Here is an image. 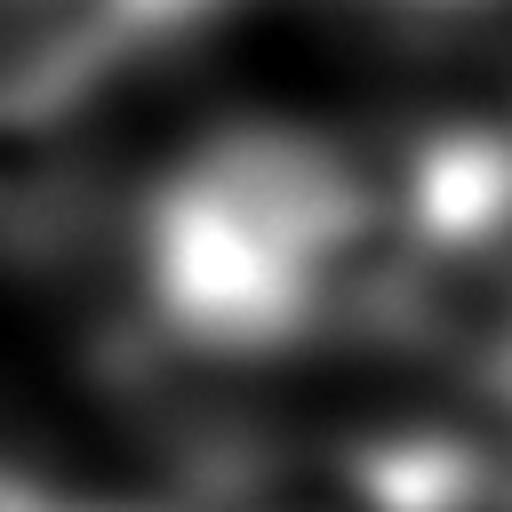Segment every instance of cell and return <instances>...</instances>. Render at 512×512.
Segmentation results:
<instances>
[]
</instances>
